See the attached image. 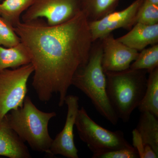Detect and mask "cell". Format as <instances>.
<instances>
[{"label":"cell","mask_w":158,"mask_h":158,"mask_svg":"<svg viewBox=\"0 0 158 158\" xmlns=\"http://www.w3.org/2000/svg\"><path fill=\"white\" fill-rule=\"evenodd\" d=\"M15 31L34 66L32 86L39 100L48 102L56 94L62 107L72 79L88 62L93 44L86 15L81 11L55 26L42 19L21 22Z\"/></svg>","instance_id":"1"},{"label":"cell","mask_w":158,"mask_h":158,"mask_svg":"<svg viewBox=\"0 0 158 158\" xmlns=\"http://www.w3.org/2000/svg\"><path fill=\"white\" fill-rule=\"evenodd\" d=\"M102 48L101 40L93 43L86 65L75 74L72 85L90 99L94 108L113 125L118 123V116L112 107L106 92V78L102 66Z\"/></svg>","instance_id":"2"},{"label":"cell","mask_w":158,"mask_h":158,"mask_svg":"<svg viewBox=\"0 0 158 158\" xmlns=\"http://www.w3.org/2000/svg\"><path fill=\"white\" fill-rule=\"evenodd\" d=\"M105 73L110 104L118 118L124 123L128 122L144 96L147 88V71L129 68Z\"/></svg>","instance_id":"3"},{"label":"cell","mask_w":158,"mask_h":158,"mask_svg":"<svg viewBox=\"0 0 158 158\" xmlns=\"http://www.w3.org/2000/svg\"><path fill=\"white\" fill-rule=\"evenodd\" d=\"M56 116L55 112L39 110L30 97L26 96L23 106L10 111L2 120L32 149L47 154L53 141L49 134L48 123Z\"/></svg>","instance_id":"4"},{"label":"cell","mask_w":158,"mask_h":158,"mask_svg":"<svg viewBox=\"0 0 158 158\" xmlns=\"http://www.w3.org/2000/svg\"><path fill=\"white\" fill-rule=\"evenodd\" d=\"M75 126L80 139L92 152V158L113 150L134 148L122 131H113L102 127L90 118L84 107L78 110Z\"/></svg>","instance_id":"5"},{"label":"cell","mask_w":158,"mask_h":158,"mask_svg":"<svg viewBox=\"0 0 158 158\" xmlns=\"http://www.w3.org/2000/svg\"><path fill=\"white\" fill-rule=\"evenodd\" d=\"M34 72L31 63L0 71V122L10 111L23 106L28 81Z\"/></svg>","instance_id":"6"},{"label":"cell","mask_w":158,"mask_h":158,"mask_svg":"<svg viewBox=\"0 0 158 158\" xmlns=\"http://www.w3.org/2000/svg\"><path fill=\"white\" fill-rule=\"evenodd\" d=\"M82 11L81 0H34L21 18L23 22L45 19L50 25L61 24Z\"/></svg>","instance_id":"7"},{"label":"cell","mask_w":158,"mask_h":158,"mask_svg":"<svg viewBox=\"0 0 158 158\" xmlns=\"http://www.w3.org/2000/svg\"><path fill=\"white\" fill-rule=\"evenodd\" d=\"M144 1L135 0L123 10L113 11L100 19L89 22L92 41L101 40L117 29L130 31L137 23L138 11Z\"/></svg>","instance_id":"8"},{"label":"cell","mask_w":158,"mask_h":158,"mask_svg":"<svg viewBox=\"0 0 158 158\" xmlns=\"http://www.w3.org/2000/svg\"><path fill=\"white\" fill-rule=\"evenodd\" d=\"M79 98L74 95L66 96L65 104L67 113L65 125L62 131L53 139L47 154L50 156L61 155L67 158H78V151L74 141V127L79 110Z\"/></svg>","instance_id":"9"},{"label":"cell","mask_w":158,"mask_h":158,"mask_svg":"<svg viewBox=\"0 0 158 158\" xmlns=\"http://www.w3.org/2000/svg\"><path fill=\"white\" fill-rule=\"evenodd\" d=\"M102 66L106 72L121 71L130 68L138 57V51L129 47L110 34L101 40Z\"/></svg>","instance_id":"10"},{"label":"cell","mask_w":158,"mask_h":158,"mask_svg":"<svg viewBox=\"0 0 158 158\" xmlns=\"http://www.w3.org/2000/svg\"><path fill=\"white\" fill-rule=\"evenodd\" d=\"M117 39L131 48L141 51L148 46L158 43V24L147 25L137 23L128 33Z\"/></svg>","instance_id":"11"},{"label":"cell","mask_w":158,"mask_h":158,"mask_svg":"<svg viewBox=\"0 0 158 158\" xmlns=\"http://www.w3.org/2000/svg\"><path fill=\"white\" fill-rule=\"evenodd\" d=\"M0 156L9 158L32 157L25 142L3 120L0 122Z\"/></svg>","instance_id":"12"},{"label":"cell","mask_w":158,"mask_h":158,"mask_svg":"<svg viewBox=\"0 0 158 158\" xmlns=\"http://www.w3.org/2000/svg\"><path fill=\"white\" fill-rule=\"evenodd\" d=\"M30 63L28 52L21 42L11 47L0 45V71L19 68Z\"/></svg>","instance_id":"13"},{"label":"cell","mask_w":158,"mask_h":158,"mask_svg":"<svg viewBox=\"0 0 158 158\" xmlns=\"http://www.w3.org/2000/svg\"><path fill=\"white\" fill-rule=\"evenodd\" d=\"M136 129L144 145H148L158 156V120L149 112L141 113Z\"/></svg>","instance_id":"14"},{"label":"cell","mask_w":158,"mask_h":158,"mask_svg":"<svg viewBox=\"0 0 158 158\" xmlns=\"http://www.w3.org/2000/svg\"><path fill=\"white\" fill-rule=\"evenodd\" d=\"M138 108L141 113L149 112L158 118V67L149 73L146 91Z\"/></svg>","instance_id":"15"},{"label":"cell","mask_w":158,"mask_h":158,"mask_svg":"<svg viewBox=\"0 0 158 158\" xmlns=\"http://www.w3.org/2000/svg\"><path fill=\"white\" fill-rule=\"evenodd\" d=\"M119 0H81L82 11L89 22L99 19L115 11Z\"/></svg>","instance_id":"16"},{"label":"cell","mask_w":158,"mask_h":158,"mask_svg":"<svg viewBox=\"0 0 158 158\" xmlns=\"http://www.w3.org/2000/svg\"><path fill=\"white\" fill-rule=\"evenodd\" d=\"M34 0H4L0 3V16L15 27L20 23L23 13L31 6Z\"/></svg>","instance_id":"17"},{"label":"cell","mask_w":158,"mask_h":158,"mask_svg":"<svg viewBox=\"0 0 158 158\" xmlns=\"http://www.w3.org/2000/svg\"><path fill=\"white\" fill-rule=\"evenodd\" d=\"M158 67V44L141 50L130 68L134 70H146L149 73Z\"/></svg>","instance_id":"18"},{"label":"cell","mask_w":158,"mask_h":158,"mask_svg":"<svg viewBox=\"0 0 158 158\" xmlns=\"http://www.w3.org/2000/svg\"><path fill=\"white\" fill-rule=\"evenodd\" d=\"M20 42V39L15 32L14 27L0 16V45L11 47Z\"/></svg>","instance_id":"19"},{"label":"cell","mask_w":158,"mask_h":158,"mask_svg":"<svg viewBox=\"0 0 158 158\" xmlns=\"http://www.w3.org/2000/svg\"><path fill=\"white\" fill-rule=\"evenodd\" d=\"M137 23L147 25L158 24V6L144 0L138 11Z\"/></svg>","instance_id":"20"},{"label":"cell","mask_w":158,"mask_h":158,"mask_svg":"<svg viewBox=\"0 0 158 158\" xmlns=\"http://www.w3.org/2000/svg\"><path fill=\"white\" fill-rule=\"evenodd\" d=\"M137 150L132 148H121L106 152L98 155L93 158H138Z\"/></svg>","instance_id":"21"},{"label":"cell","mask_w":158,"mask_h":158,"mask_svg":"<svg viewBox=\"0 0 158 158\" xmlns=\"http://www.w3.org/2000/svg\"><path fill=\"white\" fill-rule=\"evenodd\" d=\"M132 135L133 146L139 154V158H142L144 152V145L140 134L136 129H135L132 132Z\"/></svg>","instance_id":"22"},{"label":"cell","mask_w":158,"mask_h":158,"mask_svg":"<svg viewBox=\"0 0 158 158\" xmlns=\"http://www.w3.org/2000/svg\"><path fill=\"white\" fill-rule=\"evenodd\" d=\"M158 156L150 146L145 145L144 152L141 158H157Z\"/></svg>","instance_id":"23"},{"label":"cell","mask_w":158,"mask_h":158,"mask_svg":"<svg viewBox=\"0 0 158 158\" xmlns=\"http://www.w3.org/2000/svg\"><path fill=\"white\" fill-rule=\"evenodd\" d=\"M145 1L154 6H158V0H145Z\"/></svg>","instance_id":"24"},{"label":"cell","mask_w":158,"mask_h":158,"mask_svg":"<svg viewBox=\"0 0 158 158\" xmlns=\"http://www.w3.org/2000/svg\"><path fill=\"white\" fill-rule=\"evenodd\" d=\"M0 1H1V0H0Z\"/></svg>","instance_id":"25"}]
</instances>
